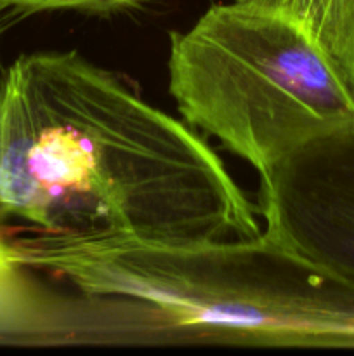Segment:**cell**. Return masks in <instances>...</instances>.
<instances>
[{"label": "cell", "instance_id": "cell-1", "mask_svg": "<svg viewBox=\"0 0 354 356\" xmlns=\"http://www.w3.org/2000/svg\"><path fill=\"white\" fill-rule=\"evenodd\" d=\"M163 243L260 235L248 198L194 132L78 52L0 76V225Z\"/></svg>", "mask_w": 354, "mask_h": 356}, {"label": "cell", "instance_id": "cell-2", "mask_svg": "<svg viewBox=\"0 0 354 356\" xmlns=\"http://www.w3.org/2000/svg\"><path fill=\"white\" fill-rule=\"evenodd\" d=\"M6 236L21 264L69 289L66 296L44 291L26 346L354 350V289L266 233L196 243Z\"/></svg>", "mask_w": 354, "mask_h": 356}, {"label": "cell", "instance_id": "cell-3", "mask_svg": "<svg viewBox=\"0 0 354 356\" xmlns=\"http://www.w3.org/2000/svg\"><path fill=\"white\" fill-rule=\"evenodd\" d=\"M169 89L189 124L262 176L314 136L354 125V96L290 14L233 0L172 33Z\"/></svg>", "mask_w": 354, "mask_h": 356}, {"label": "cell", "instance_id": "cell-4", "mask_svg": "<svg viewBox=\"0 0 354 356\" xmlns=\"http://www.w3.org/2000/svg\"><path fill=\"white\" fill-rule=\"evenodd\" d=\"M271 240L354 289V125L298 145L260 176Z\"/></svg>", "mask_w": 354, "mask_h": 356}, {"label": "cell", "instance_id": "cell-5", "mask_svg": "<svg viewBox=\"0 0 354 356\" xmlns=\"http://www.w3.org/2000/svg\"><path fill=\"white\" fill-rule=\"evenodd\" d=\"M290 14L318 42L354 96V0H242Z\"/></svg>", "mask_w": 354, "mask_h": 356}, {"label": "cell", "instance_id": "cell-6", "mask_svg": "<svg viewBox=\"0 0 354 356\" xmlns=\"http://www.w3.org/2000/svg\"><path fill=\"white\" fill-rule=\"evenodd\" d=\"M42 294L38 275L17 261L0 229V344L26 346Z\"/></svg>", "mask_w": 354, "mask_h": 356}, {"label": "cell", "instance_id": "cell-7", "mask_svg": "<svg viewBox=\"0 0 354 356\" xmlns=\"http://www.w3.org/2000/svg\"><path fill=\"white\" fill-rule=\"evenodd\" d=\"M139 0H0V10L14 13H42V10H85L110 13L135 6Z\"/></svg>", "mask_w": 354, "mask_h": 356}]
</instances>
